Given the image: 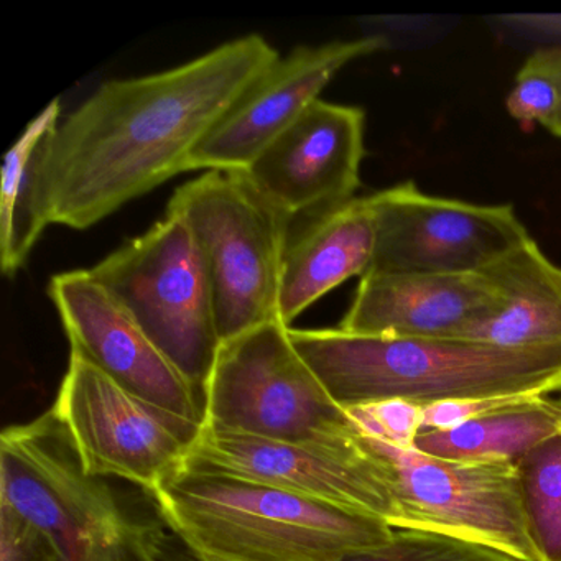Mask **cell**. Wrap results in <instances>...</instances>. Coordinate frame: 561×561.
Returning a JSON list of instances; mask_svg holds the SVG:
<instances>
[{"label": "cell", "instance_id": "6da1fadb", "mask_svg": "<svg viewBox=\"0 0 561 561\" xmlns=\"http://www.w3.org/2000/svg\"><path fill=\"white\" fill-rule=\"evenodd\" d=\"M278 58L251 34L172 70L101 84L48 140V222L83 231L190 172L193 150Z\"/></svg>", "mask_w": 561, "mask_h": 561}, {"label": "cell", "instance_id": "7a4b0ae2", "mask_svg": "<svg viewBox=\"0 0 561 561\" xmlns=\"http://www.w3.org/2000/svg\"><path fill=\"white\" fill-rule=\"evenodd\" d=\"M291 343L341 409L405 400H453L561 392V344L501 347L461 337H379L340 328L295 330Z\"/></svg>", "mask_w": 561, "mask_h": 561}, {"label": "cell", "instance_id": "3957f363", "mask_svg": "<svg viewBox=\"0 0 561 561\" xmlns=\"http://www.w3.org/2000/svg\"><path fill=\"white\" fill-rule=\"evenodd\" d=\"M199 561H340L396 528L284 489L183 466L152 494Z\"/></svg>", "mask_w": 561, "mask_h": 561}, {"label": "cell", "instance_id": "277c9868", "mask_svg": "<svg viewBox=\"0 0 561 561\" xmlns=\"http://www.w3.org/2000/svg\"><path fill=\"white\" fill-rule=\"evenodd\" d=\"M167 213L192 229L215 294L222 343L278 320V288L290 216L242 170H208L180 186Z\"/></svg>", "mask_w": 561, "mask_h": 561}, {"label": "cell", "instance_id": "5b68a950", "mask_svg": "<svg viewBox=\"0 0 561 561\" xmlns=\"http://www.w3.org/2000/svg\"><path fill=\"white\" fill-rule=\"evenodd\" d=\"M203 396V426L215 432L282 443H331L360 435L282 321L225 341Z\"/></svg>", "mask_w": 561, "mask_h": 561}, {"label": "cell", "instance_id": "8992f818", "mask_svg": "<svg viewBox=\"0 0 561 561\" xmlns=\"http://www.w3.org/2000/svg\"><path fill=\"white\" fill-rule=\"evenodd\" d=\"M90 272L203 392L222 341L211 278L188 225L167 213Z\"/></svg>", "mask_w": 561, "mask_h": 561}, {"label": "cell", "instance_id": "52a82bcc", "mask_svg": "<svg viewBox=\"0 0 561 561\" xmlns=\"http://www.w3.org/2000/svg\"><path fill=\"white\" fill-rule=\"evenodd\" d=\"M54 410L91 476L124 479L150 495L185 466L203 430L134 396L77 353Z\"/></svg>", "mask_w": 561, "mask_h": 561}, {"label": "cell", "instance_id": "ba28073f", "mask_svg": "<svg viewBox=\"0 0 561 561\" xmlns=\"http://www.w3.org/2000/svg\"><path fill=\"white\" fill-rule=\"evenodd\" d=\"M366 442L389 468L400 528L458 538L518 561H541L528 534L517 466L449 461Z\"/></svg>", "mask_w": 561, "mask_h": 561}, {"label": "cell", "instance_id": "9c48e42d", "mask_svg": "<svg viewBox=\"0 0 561 561\" xmlns=\"http://www.w3.org/2000/svg\"><path fill=\"white\" fill-rule=\"evenodd\" d=\"M185 466L261 482L402 527L389 468L363 435L331 443H282L203 426Z\"/></svg>", "mask_w": 561, "mask_h": 561}, {"label": "cell", "instance_id": "30bf717a", "mask_svg": "<svg viewBox=\"0 0 561 561\" xmlns=\"http://www.w3.org/2000/svg\"><path fill=\"white\" fill-rule=\"evenodd\" d=\"M367 198L376 218L373 272L482 274L530 238L508 205L439 198L410 182Z\"/></svg>", "mask_w": 561, "mask_h": 561}, {"label": "cell", "instance_id": "8fae6325", "mask_svg": "<svg viewBox=\"0 0 561 561\" xmlns=\"http://www.w3.org/2000/svg\"><path fill=\"white\" fill-rule=\"evenodd\" d=\"M0 504L54 535L65 553L84 531L124 511L106 479L87 471L54 409L2 433Z\"/></svg>", "mask_w": 561, "mask_h": 561}, {"label": "cell", "instance_id": "7c38bea8", "mask_svg": "<svg viewBox=\"0 0 561 561\" xmlns=\"http://www.w3.org/2000/svg\"><path fill=\"white\" fill-rule=\"evenodd\" d=\"M48 295L60 314L71 353L160 409L205 422V396L153 344L136 318L91 274L51 277Z\"/></svg>", "mask_w": 561, "mask_h": 561}, {"label": "cell", "instance_id": "4fadbf2b", "mask_svg": "<svg viewBox=\"0 0 561 561\" xmlns=\"http://www.w3.org/2000/svg\"><path fill=\"white\" fill-rule=\"evenodd\" d=\"M387 48L382 35L301 45L280 57L193 150L192 170H248L290 129L334 77L357 58Z\"/></svg>", "mask_w": 561, "mask_h": 561}, {"label": "cell", "instance_id": "5bb4252c", "mask_svg": "<svg viewBox=\"0 0 561 561\" xmlns=\"http://www.w3.org/2000/svg\"><path fill=\"white\" fill-rule=\"evenodd\" d=\"M364 126L360 107L318 100L244 172L290 218L344 205L360 185Z\"/></svg>", "mask_w": 561, "mask_h": 561}, {"label": "cell", "instance_id": "9a60e30c", "mask_svg": "<svg viewBox=\"0 0 561 561\" xmlns=\"http://www.w3.org/2000/svg\"><path fill=\"white\" fill-rule=\"evenodd\" d=\"M492 301L494 288L484 274L369 271L337 328L360 336L459 337Z\"/></svg>", "mask_w": 561, "mask_h": 561}, {"label": "cell", "instance_id": "2e32d148", "mask_svg": "<svg viewBox=\"0 0 561 561\" xmlns=\"http://www.w3.org/2000/svg\"><path fill=\"white\" fill-rule=\"evenodd\" d=\"M376 218L369 198L291 219L282 261L278 320L285 327L321 297L373 265Z\"/></svg>", "mask_w": 561, "mask_h": 561}, {"label": "cell", "instance_id": "e0dca14e", "mask_svg": "<svg viewBox=\"0 0 561 561\" xmlns=\"http://www.w3.org/2000/svg\"><path fill=\"white\" fill-rule=\"evenodd\" d=\"M494 301L461 340L501 347L561 344V267L528 238L482 272Z\"/></svg>", "mask_w": 561, "mask_h": 561}, {"label": "cell", "instance_id": "ac0fdd59", "mask_svg": "<svg viewBox=\"0 0 561 561\" xmlns=\"http://www.w3.org/2000/svg\"><path fill=\"white\" fill-rule=\"evenodd\" d=\"M55 100L25 127L5 156L0 180V265L14 277L50 222L42 199V163L48 140L60 126Z\"/></svg>", "mask_w": 561, "mask_h": 561}, {"label": "cell", "instance_id": "d6986e66", "mask_svg": "<svg viewBox=\"0 0 561 561\" xmlns=\"http://www.w3.org/2000/svg\"><path fill=\"white\" fill-rule=\"evenodd\" d=\"M560 433L561 399L543 397L455 428L420 432L413 448L449 461L517 465L535 446Z\"/></svg>", "mask_w": 561, "mask_h": 561}, {"label": "cell", "instance_id": "ffe728a7", "mask_svg": "<svg viewBox=\"0 0 561 561\" xmlns=\"http://www.w3.org/2000/svg\"><path fill=\"white\" fill-rule=\"evenodd\" d=\"M528 534L541 561H561V433L517 462Z\"/></svg>", "mask_w": 561, "mask_h": 561}, {"label": "cell", "instance_id": "44dd1931", "mask_svg": "<svg viewBox=\"0 0 561 561\" xmlns=\"http://www.w3.org/2000/svg\"><path fill=\"white\" fill-rule=\"evenodd\" d=\"M165 534L156 522L123 511L84 531L67 548V561H163Z\"/></svg>", "mask_w": 561, "mask_h": 561}, {"label": "cell", "instance_id": "7402d4cb", "mask_svg": "<svg viewBox=\"0 0 561 561\" xmlns=\"http://www.w3.org/2000/svg\"><path fill=\"white\" fill-rule=\"evenodd\" d=\"M340 561H518L501 551L433 531L396 528L379 547L347 554Z\"/></svg>", "mask_w": 561, "mask_h": 561}, {"label": "cell", "instance_id": "603a6c76", "mask_svg": "<svg viewBox=\"0 0 561 561\" xmlns=\"http://www.w3.org/2000/svg\"><path fill=\"white\" fill-rule=\"evenodd\" d=\"M561 98V47L543 48L525 60L508 94V114L522 124H548Z\"/></svg>", "mask_w": 561, "mask_h": 561}, {"label": "cell", "instance_id": "cb8c5ba5", "mask_svg": "<svg viewBox=\"0 0 561 561\" xmlns=\"http://www.w3.org/2000/svg\"><path fill=\"white\" fill-rule=\"evenodd\" d=\"M357 432L400 449H413L422 432L423 407L405 400H382L346 409Z\"/></svg>", "mask_w": 561, "mask_h": 561}, {"label": "cell", "instance_id": "d4e9b609", "mask_svg": "<svg viewBox=\"0 0 561 561\" xmlns=\"http://www.w3.org/2000/svg\"><path fill=\"white\" fill-rule=\"evenodd\" d=\"M0 561H67L60 541L0 504Z\"/></svg>", "mask_w": 561, "mask_h": 561}, {"label": "cell", "instance_id": "484cf974", "mask_svg": "<svg viewBox=\"0 0 561 561\" xmlns=\"http://www.w3.org/2000/svg\"><path fill=\"white\" fill-rule=\"evenodd\" d=\"M547 129L550 130L553 136L560 137L561 139V98L560 104H558L557 113H554L553 119H551V123L548 124Z\"/></svg>", "mask_w": 561, "mask_h": 561}]
</instances>
